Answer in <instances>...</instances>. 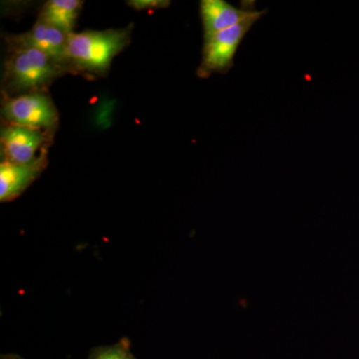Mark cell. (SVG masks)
Listing matches in <instances>:
<instances>
[{
	"label": "cell",
	"mask_w": 359,
	"mask_h": 359,
	"mask_svg": "<svg viewBox=\"0 0 359 359\" xmlns=\"http://www.w3.org/2000/svg\"><path fill=\"white\" fill-rule=\"evenodd\" d=\"M8 55L4 62V96L15 97L32 92H47L57 78L69 73L49 56L13 35L6 37Z\"/></svg>",
	"instance_id": "obj_1"
},
{
	"label": "cell",
	"mask_w": 359,
	"mask_h": 359,
	"mask_svg": "<svg viewBox=\"0 0 359 359\" xmlns=\"http://www.w3.org/2000/svg\"><path fill=\"white\" fill-rule=\"evenodd\" d=\"M132 25L105 30L73 32L68 41V59L73 74L101 76L113 59L131 41Z\"/></svg>",
	"instance_id": "obj_2"
},
{
	"label": "cell",
	"mask_w": 359,
	"mask_h": 359,
	"mask_svg": "<svg viewBox=\"0 0 359 359\" xmlns=\"http://www.w3.org/2000/svg\"><path fill=\"white\" fill-rule=\"evenodd\" d=\"M2 118L6 124L18 125L54 134L59 113L47 92H32L15 97L4 96Z\"/></svg>",
	"instance_id": "obj_3"
},
{
	"label": "cell",
	"mask_w": 359,
	"mask_h": 359,
	"mask_svg": "<svg viewBox=\"0 0 359 359\" xmlns=\"http://www.w3.org/2000/svg\"><path fill=\"white\" fill-rule=\"evenodd\" d=\"M266 13L264 9L240 25L204 39L202 61L197 70L198 76L207 78L214 73L224 74L229 72L233 66L236 54L243 39L255 23Z\"/></svg>",
	"instance_id": "obj_4"
},
{
	"label": "cell",
	"mask_w": 359,
	"mask_h": 359,
	"mask_svg": "<svg viewBox=\"0 0 359 359\" xmlns=\"http://www.w3.org/2000/svg\"><path fill=\"white\" fill-rule=\"evenodd\" d=\"M53 134L18 125L6 124L0 133L2 161L26 164L39 157L44 148L50 147Z\"/></svg>",
	"instance_id": "obj_5"
},
{
	"label": "cell",
	"mask_w": 359,
	"mask_h": 359,
	"mask_svg": "<svg viewBox=\"0 0 359 359\" xmlns=\"http://www.w3.org/2000/svg\"><path fill=\"white\" fill-rule=\"evenodd\" d=\"M255 4L256 1L252 0L243 1L241 7H236L224 0H202L200 2V15L204 39L240 25L256 15L259 11L256 9Z\"/></svg>",
	"instance_id": "obj_6"
},
{
	"label": "cell",
	"mask_w": 359,
	"mask_h": 359,
	"mask_svg": "<svg viewBox=\"0 0 359 359\" xmlns=\"http://www.w3.org/2000/svg\"><path fill=\"white\" fill-rule=\"evenodd\" d=\"M48 149L44 148L36 159L26 164L2 161L0 164V201L9 202L20 197L48 165Z\"/></svg>",
	"instance_id": "obj_7"
},
{
	"label": "cell",
	"mask_w": 359,
	"mask_h": 359,
	"mask_svg": "<svg viewBox=\"0 0 359 359\" xmlns=\"http://www.w3.org/2000/svg\"><path fill=\"white\" fill-rule=\"evenodd\" d=\"M69 35L58 28L37 20L29 32L13 36L21 43L29 45L43 52L57 65L72 73L68 59Z\"/></svg>",
	"instance_id": "obj_8"
},
{
	"label": "cell",
	"mask_w": 359,
	"mask_h": 359,
	"mask_svg": "<svg viewBox=\"0 0 359 359\" xmlns=\"http://www.w3.org/2000/svg\"><path fill=\"white\" fill-rule=\"evenodd\" d=\"M82 6L81 0H49L42 6L37 20L71 34L74 32Z\"/></svg>",
	"instance_id": "obj_9"
},
{
	"label": "cell",
	"mask_w": 359,
	"mask_h": 359,
	"mask_svg": "<svg viewBox=\"0 0 359 359\" xmlns=\"http://www.w3.org/2000/svg\"><path fill=\"white\" fill-rule=\"evenodd\" d=\"M89 359H136L130 349L128 339H123L113 346L94 349Z\"/></svg>",
	"instance_id": "obj_10"
},
{
	"label": "cell",
	"mask_w": 359,
	"mask_h": 359,
	"mask_svg": "<svg viewBox=\"0 0 359 359\" xmlns=\"http://www.w3.org/2000/svg\"><path fill=\"white\" fill-rule=\"evenodd\" d=\"M128 4L136 11H147L152 8H166L171 2L168 0H131Z\"/></svg>",
	"instance_id": "obj_11"
},
{
	"label": "cell",
	"mask_w": 359,
	"mask_h": 359,
	"mask_svg": "<svg viewBox=\"0 0 359 359\" xmlns=\"http://www.w3.org/2000/svg\"><path fill=\"white\" fill-rule=\"evenodd\" d=\"M1 359H25L20 358V356L13 355V354H9V355H2Z\"/></svg>",
	"instance_id": "obj_12"
}]
</instances>
